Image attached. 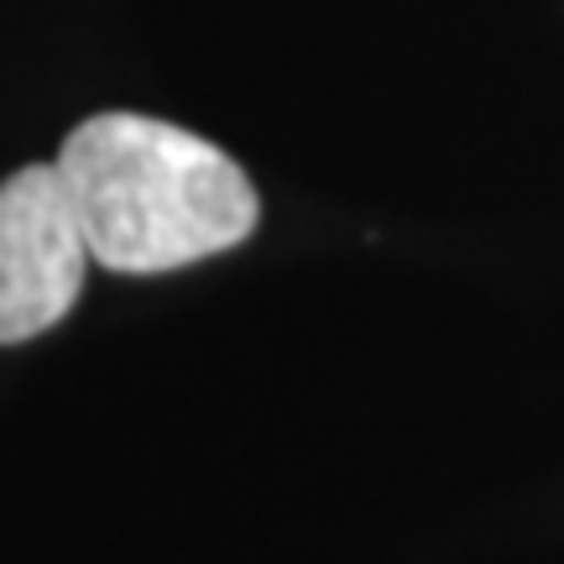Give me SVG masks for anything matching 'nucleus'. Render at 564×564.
Segmentation results:
<instances>
[{"mask_svg": "<svg viewBox=\"0 0 564 564\" xmlns=\"http://www.w3.org/2000/svg\"><path fill=\"white\" fill-rule=\"evenodd\" d=\"M58 173L89 257L126 278L209 262L262 220L241 162L158 116L105 110L79 121L58 147Z\"/></svg>", "mask_w": 564, "mask_h": 564, "instance_id": "obj_1", "label": "nucleus"}, {"mask_svg": "<svg viewBox=\"0 0 564 564\" xmlns=\"http://www.w3.org/2000/svg\"><path fill=\"white\" fill-rule=\"evenodd\" d=\"M89 262L58 162L17 167L0 183V345L53 329L79 303Z\"/></svg>", "mask_w": 564, "mask_h": 564, "instance_id": "obj_2", "label": "nucleus"}]
</instances>
